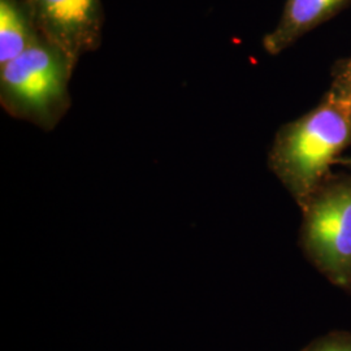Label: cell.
<instances>
[{"instance_id": "obj_1", "label": "cell", "mask_w": 351, "mask_h": 351, "mask_svg": "<svg viewBox=\"0 0 351 351\" xmlns=\"http://www.w3.org/2000/svg\"><path fill=\"white\" fill-rule=\"evenodd\" d=\"M351 145V108L326 91L310 112L277 130L268 167L303 207Z\"/></svg>"}, {"instance_id": "obj_2", "label": "cell", "mask_w": 351, "mask_h": 351, "mask_svg": "<svg viewBox=\"0 0 351 351\" xmlns=\"http://www.w3.org/2000/svg\"><path fill=\"white\" fill-rule=\"evenodd\" d=\"M75 66L42 37L0 65V101L13 117L53 129L71 107L69 81Z\"/></svg>"}, {"instance_id": "obj_3", "label": "cell", "mask_w": 351, "mask_h": 351, "mask_svg": "<svg viewBox=\"0 0 351 351\" xmlns=\"http://www.w3.org/2000/svg\"><path fill=\"white\" fill-rule=\"evenodd\" d=\"M302 208L307 255L333 282L350 284L351 177H328Z\"/></svg>"}, {"instance_id": "obj_4", "label": "cell", "mask_w": 351, "mask_h": 351, "mask_svg": "<svg viewBox=\"0 0 351 351\" xmlns=\"http://www.w3.org/2000/svg\"><path fill=\"white\" fill-rule=\"evenodd\" d=\"M40 37L77 65L101 46V0H24Z\"/></svg>"}, {"instance_id": "obj_5", "label": "cell", "mask_w": 351, "mask_h": 351, "mask_svg": "<svg viewBox=\"0 0 351 351\" xmlns=\"http://www.w3.org/2000/svg\"><path fill=\"white\" fill-rule=\"evenodd\" d=\"M351 0H287L276 26L263 37V49L276 56L307 33L343 11Z\"/></svg>"}, {"instance_id": "obj_6", "label": "cell", "mask_w": 351, "mask_h": 351, "mask_svg": "<svg viewBox=\"0 0 351 351\" xmlns=\"http://www.w3.org/2000/svg\"><path fill=\"white\" fill-rule=\"evenodd\" d=\"M39 37L25 3L0 0V65L21 55Z\"/></svg>"}, {"instance_id": "obj_7", "label": "cell", "mask_w": 351, "mask_h": 351, "mask_svg": "<svg viewBox=\"0 0 351 351\" xmlns=\"http://www.w3.org/2000/svg\"><path fill=\"white\" fill-rule=\"evenodd\" d=\"M329 93L345 101L351 108V56L341 59L332 68Z\"/></svg>"}, {"instance_id": "obj_8", "label": "cell", "mask_w": 351, "mask_h": 351, "mask_svg": "<svg viewBox=\"0 0 351 351\" xmlns=\"http://www.w3.org/2000/svg\"><path fill=\"white\" fill-rule=\"evenodd\" d=\"M306 351H351L350 339H329L316 343Z\"/></svg>"}, {"instance_id": "obj_9", "label": "cell", "mask_w": 351, "mask_h": 351, "mask_svg": "<svg viewBox=\"0 0 351 351\" xmlns=\"http://www.w3.org/2000/svg\"><path fill=\"white\" fill-rule=\"evenodd\" d=\"M345 163L349 164V165H351V158H350V159H346V160H345Z\"/></svg>"}]
</instances>
